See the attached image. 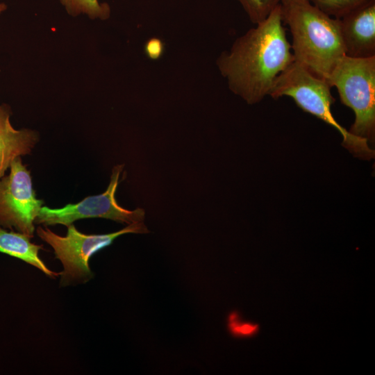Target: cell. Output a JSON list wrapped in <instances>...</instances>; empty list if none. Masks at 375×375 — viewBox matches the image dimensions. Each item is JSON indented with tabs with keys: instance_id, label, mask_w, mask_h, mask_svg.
Masks as SVG:
<instances>
[{
	"instance_id": "obj_3",
	"label": "cell",
	"mask_w": 375,
	"mask_h": 375,
	"mask_svg": "<svg viewBox=\"0 0 375 375\" xmlns=\"http://www.w3.org/2000/svg\"><path fill=\"white\" fill-rule=\"evenodd\" d=\"M326 80L319 78L294 60L278 76L269 96L278 99L292 98L304 112H308L335 128L342 137V145L355 156L362 160L374 157L366 139L351 134L335 119L331 106L335 99Z\"/></svg>"
},
{
	"instance_id": "obj_9",
	"label": "cell",
	"mask_w": 375,
	"mask_h": 375,
	"mask_svg": "<svg viewBox=\"0 0 375 375\" xmlns=\"http://www.w3.org/2000/svg\"><path fill=\"white\" fill-rule=\"evenodd\" d=\"M10 116L8 106L0 104V178L14 159L31 154L39 140L35 131L14 128Z\"/></svg>"
},
{
	"instance_id": "obj_12",
	"label": "cell",
	"mask_w": 375,
	"mask_h": 375,
	"mask_svg": "<svg viewBox=\"0 0 375 375\" xmlns=\"http://www.w3.org/2000/svg\"><path fill=\"white\" fill-rule=\"evenodd\" d=\"M369 0H310V1L327 15L340 18L343 15Z\"/></svg>"
},
{
	"instance_id": "obj_11",
	"label": "cell",
	"mask_w": 375,
	"mask_h": 375,
	"mask_svg": "<svg viewBox=\"0 0 375 375\" xmlns=\"http://www.w3.org/2000/svg\"><path fill=\"white\" fill-rule=\"evenodd\" d=\"M247 14L250 21L257 24L265 19L280 4L282 0H237Z\"/></svg>"
},
{
	"instance_id": "obj_7",
	"label": "cell",
	"mask_w": 375,
	"mask_h": 375,
	"mask_svg": "<svg viewBox=\"0 0 375 375\" xmlns=\"http://www.w3.org/2000/svg\"><path fill=\"white\" fill-rule=\"evenodd\" d=\"M44 201L36 197L31 172L17 157L0 178V226L33 238L35 219Z\"/></svg>"
},
{
	"instance_id": "obj_16",
	"label": "cell",
	"mask_w": 375,
	"mask_h": 375,
	"mask_svg": "<svg viewBox=\"0 0 375 375\" xmlns=\"http://www.w3.org/2000/svg\"><path fill=\"white\" fill-rule=\"evenodd\" d=\"M6 9V6L4 3H0V13Z\"/></svg>"
},
{
	"instance_id": "obj_10",
	"label": "cell",
	"mask_w": 375,
	"mask_h": 375,
	"mask_svg": "<svg viewBox=\"0 0 375 375\" xmlns=\"http://www.w3.org/2000/svg\"><path fill=\"white\" fill-rule=\"evenodd\" d=\"M33 237L24 233L3 228L0 226V252L17 258L38 268L51 278L59 276L49 269L39 256V251L44 250L42 244L31 241Z\"/></svg>"
},
{
	"instance_id": "obj_2",
	"label": "cell",
	"mask_w": 375,
	"mask_h": 375,
	"mask_svg": "<svg viewBox=\"0 0 375 375\" xmlns=\"http://www.w3.org/2000/svg\"><path fill=\"white\" fill-rule=\"evenodd\" d=\"M284 24L292 35L294 60L314 75L327 79L345 56L339 20L308 1L281 4Z\"/></svg>"
},
{
	"instance_id": "obj_14",
	"label": "cell",
	"mask_w": 375,
	"mask_h": 375,
	"mask_svg": "<svg viewBox=\"0 0 375 375\" xmlns=\"http://www.w3.org/2000/svg\"><path fill=\"white\" fill-rule=\"evenodd\" d=\"M163 51L162 42L157 38L149 40L145 46V51L151 59H158L160 57Z\"/></svg>"
},
{
	"instance_id": "obj_15",
	"label": "cell",
	"mask_w": 375,
	"mask_h": 375,
	"mask_svg": "<svg viewBox=\"0 0 375 375\" xmlns=\"http://www.w3.org/2000/svg\"><path fill=\"white\" fill-rule=\"evenodd\" d=\"M310 1V0H282L281 4H285V3H290V2H293V1Z\"/></svg>"
},
{
	"instance_id": "obj_13",
	"label": "cell",
	"mask_w": 375,
	"mask_h": 375,
	"mask_svg": "<svg viewBox=\"0 0 375 375\" xmlns=\"http://www.w3.org/2000/svg\"><path fill=\"white\" fill-rule=\"evenodd\" d=\"M69 11L74 13L85 12L92 17L105 18L109 15V8L100 4L97 0H62Z\"/></svg>"
},
{
	"instance_id": "obj_5",
	"label": "cell",
	"mask_w": 375,
	"mask_h": 375,
	"mask_svg": "<svg viewBox=\"0 0 375 375\" xmlns=\"http://www.w3.org/2000/svg\"><path fill=\"white\" fill-rule=\"evenodd\" d=\"M67 227L65 236H60L45 226L35 228L38 236L53 249L55 258L63 267L60 272V287L83 284L94 276L89 266L90 258L95 253L110 245L119 236L126 233H147L143 222L128 224L116 232L108 234H84L73 224Z\"/></svg>"
},
{
	"instance_id": "obj_4",
	"label": "cell",
	"mask_w": 375,
	"mask_h": 375,
	"mask_svg": "<svg viewBox=\"0 0 375 375\" xmlns=\"http://www.w3.org/2000/svg\"><path fill=\"white\" fill-rule=\"evenodd\" d=\"M335 87L342 103L354 112L351 134L374 142L375 138V56H343L326 79Z\"/></svg>"
},
{
	"instance_id": "obj_8",
	"label": "cell",
	"mask_w": 375,
	"mask_h": 375,
	"mask_svg": "<svg viewBox=\"0 0 375 375\" xmlns=\"http://www.w3.org/2000/svg\"><path fill=\"white\" fill-rule=\"evenodd\" d=\"M338 19L345 56H375V0L363 3Z\"/></svg>"
},
{
	"instance_id": "obj_6",
	"label": "cell",
	"mask_w": 375,
	"mask_h": 375,
	"mask_svg": "<svg viewBox=\"0 0 375 375\" xmlns=\"http://www.w3.org/2000/svg\"><path fill=\"white\" fill-rule=\"evenodd\" d=\"M124 165H117L112 170L106 190L97 195L90 196L76 203H68L60 208L43 206L35 219V224L44 226L62 224L66 226L85 218H104L117 222L131 224L144 219L142 208L129 210L118 204L115 198Z\"/></svg>"
},
{
	"instance_id": "obj_1",
	"label": "cell",
	"mask_w": 375,
	"mask_h": 375,
	"mask_svg": "<svg viewBox=\"0 0 375 375\" xmlns=\"http://www.w3.org/2000/svg\"><path fill=\"white\" fill-rule=\"evenodd\" d=\"M294 60L280 4L222 53L217 65L231 90L254 104L269 95L278 76Z\"/></svg>"
}]
</instances>
